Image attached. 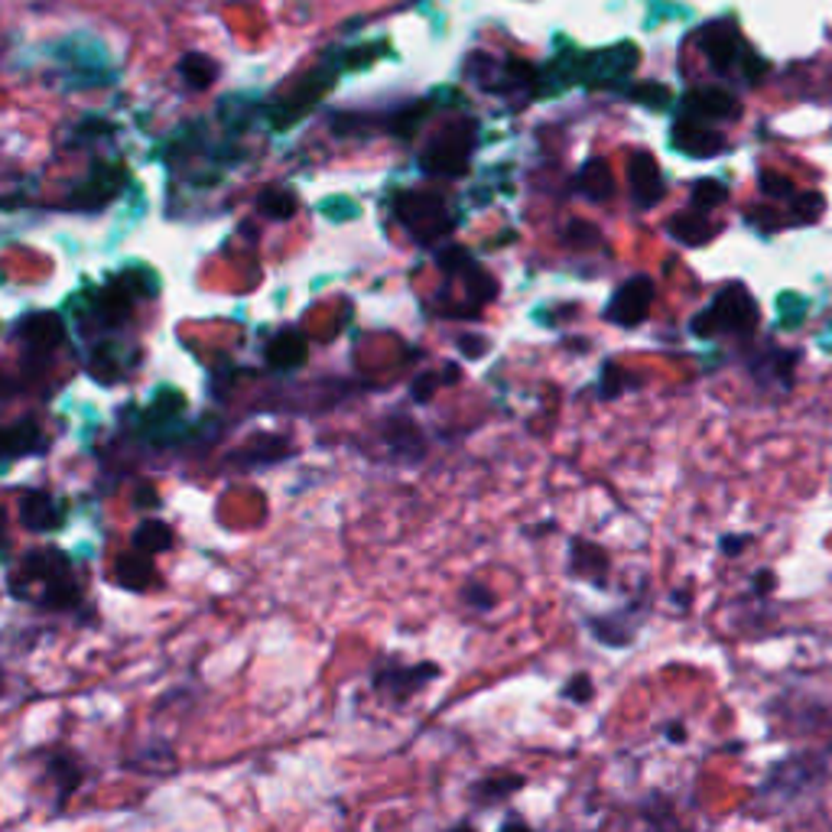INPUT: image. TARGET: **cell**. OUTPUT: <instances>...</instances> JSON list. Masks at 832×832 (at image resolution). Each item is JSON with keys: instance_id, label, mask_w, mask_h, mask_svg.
Segmentation results:
<instances>
[{"instance_id": "1", "label": "cell", "mask_w": 832, "mask_h": 832, "mask_svg": "<svg viewBox=\"0 0 832 832\" xmlns=\"http://www.w3.org/2000/svg\"><path fill=\"white\" fill-rule=\"evenodd\" d=\"M757 326V303L748 293L744 283H729L722 286L713 303L693 319V332L699 339L713 335H751Z\"/></svg>"}, {"instance_id": "2", "label": "cell", "mask_w": 832, "mask_h": 832, "mask_svg": "<svg viewBox=\"0 0 832 832\" xmlns=\"http://www.w3.org/2000/svg\"><path fill=\"white\" fill-rule=\"evenodd\" d=\"M397 218L413 231V238H420L423 244H430L436 235L449 231L446 221V202L436 192H407L397 198Z\"/></svg>"}, {"instance_id": "3", "label": "cell", "mask_w": 832, "mask_h": 832, "mask_svg": "<svg viewBox=\"0 0 832 832\" xmlns=\"http://www.w3.org/2000/svg\"><path fill=\"white\" fill-rule=\"evenodd\" d=\"M475 144V124H459L446 130L426 153H423V170L430 176H463L468 170V153Z\"/></svg>"}, {"instance_id": "4", "label": "cell", "mask_w": 832, "mask_h": 832, "mask_svg": "<svg viewBox=\"0 0 832 832\" xmlns=\"http://www.w3.org/2000/svg\"><path fill=\"white\" fill-rule=\"evenodd\" d=\"M653 303V280L650 277H631L625 280L615 296L608 299L605 319L622 326V329H635L648 319V309Z\"/></svg>"}, {"instance_id": "5", "label": "cell", "mask_w": 832, "mask_h": 832, "mask_svg": "<svg viewBox=\"0 0 832 832\" xmlns=\"http://www.w3.org/2000/svg\"><path fill=\"white\" fill-rule=\"evenodd\" d=\"M440 676L436 663H413V666H400V663H387L384 670L374 673V689L390 696L394 703L410 699L413 693H420L423 686H430Z\"/></svg>"}, {"instance_id": "6", "label": "cell", "mask_w": 832, "mask_h": 832, "mask_svg": "<svg viewBox=\"0 0 832 832\" xmlns=\"http://www.w3.org/2000/svg\"><path fill=\"white\" fill-rule=\"evenodd\" d=\"M800 355L797 352H784V349H767L757 358H751V374L757 377L761 387H780L790 390L794 387V371H797Z\"/></svg>"}, {"instance_id": "7", "label": "cell", "mask_w": 832, "mask_h": 832, "mask_svg": "<svg viewBox=\"0 0 832 832\" xmlns=\"http://www.w3.org/2000/svg\"><path fill=\"white\" fill-rule=\"evenodd\" d=\"M628 180H631V195L641 208H653L666 185H663V173L657 167V160L650 153H635L631 163H628Z\"/></svg>"}, {"instance_id": "8", "label": "cell", "mask_w": 832, "mask_h": 832, "mask_svg": "<svg viewBox=\"0 0 832 832\" xmlns=\"http://www.w3.org/2000/svg\"><path fill=\"white\" fill-rule=\"evenodd\" d=\"M673 147H680L683 153L689 157H716L726 140L722 134L709 130L706 121H696V117H683L676 127H673Z\"/></svg>"}, {"instance_id": "9", "label": "cell", "mask_w": 832, "mask_h": 832, "mask_svg": "<svg viewBox=\"0 0 832 832\" xmlns=\"http://www.w3.org/2000/svg\"><path fill=\"white\" fill-rule=\"evenodd\" d=\"M20 524L43 534V531H56L62 527V504L53 494L43 491H30L20 498Z\"/></svg>"}, {"instance_id": "10", "label": "cell", "mask_w": 832, "mask_h": 832, "mask_svg": "<svg viewBox=\"0 0 832 832\" xmlns=\"http://www.w3.org/2000/svg\"><path fill=\"white\" fill-rule=\"evenodd\" d=\"M699 43H703V53L709 56L713 69H719V72L736 69L741 43H739V33H736L729 23H716V26H709V30L703 33V39H699Z\"/></svg>"}, {"instance_id": "11", "label": "cell", "mask_w": 832, "mask_h": 832, "mask_svg": "<svg viewBox=\"0 0 832 832\" xmlns=\"http://www.w3.org/2000/svg\"><path fill=\"white\" fill-rule=\"evenodd\" d=\"M686 117H696V121H726V117H736L739 114V101L722 89H699L686 98Z\"/></svg>"}, {"instance_id": "12", "label": "cell", "mask_w": 832, "mask_h": 832, "mask_svg": "<svg viewBox=\"0 0 832 832\" xmlns=\"http://www.w3.org/2000/svg\"><path fill=\"white\" fill-rule=\"evenodd\" d=\"M23 335H26V352L30 355H49L59 339H62V326L56 316H46V312H33L20 322Z\"/></svg>"}, {"instance_id": "13", "label": "cell", "mask_w": 832, "mask_h": 832, "mask_svg": "<svg viewBox=\"0 0 832 832\" xmlns=\"http://www.w3.org/2000/svg\"><path fill=\"white\" fill-rule=\"evenodd\" d=\"M23 579L26 582H43V585H53L59 579H69V559L59 550H33V554L23 556Z\"/></svg>"}, {"instance_id": "14", "label": "cell", "mask_w": 832, "mask_h": 832, "mask_svg": "<svg viewBox=\"0 0 832 832\" xmlns=\"http://www.w3.org/2000/svg\"><path fill=\"white\" fill-rule=\"evenodd\" d=\"M713 221L706 218V212L693 208V212H683L670 221V235L680 241V244H689V248H699L713 238Z\"/></svg>"}, {"instance_id": "15", "label": "cell", "mask_w": 832, "mask_h": 832, "mask_svg": "<svg viewBox=\"0 0 832 832\" xmlns=\"http://www.w3.org/2000/svg\"><path fill=\"white\" fill-rule=\"evenodd\" d=\"M575 189H579L585 198H592V202H605V198H612V192H615V180H612L608 163H605V160H589V163L579 170V176H575Z\"/></svg>"}, {"instance_id": "16", "label": "cell", "mask_w": 832, "mask_h": 832, "mask_svg": "<svg viewBox=\"0 0 832 832\" xmlns=\"http://www.w3.org/2000/svg\"><path fill=\"white\" fill-rule=\"evenodd\" d=\"M569 569H572V575H589V579H595V582H605L608 556H605L602 547H595V544L575 540L572 550H569Z\"/></svg>"}, {"instance_id": "17", "label": "cell", "mask_w": 832, "mask_h": 832, "mask_svg": "<svg viewBox=\"0 0 832 832\" xmlns=\"http://www.w3.org/2000/svg\"><path fill=\"white\" fill-rule=\"evenodd\" d=\"M384 443L390 446V456L394 459H400L403 463V453H400V446H407L410 453H413V459H420L423 456V436H420V430L410 423V420H403V417H390L387 423H384Z\"/></svg>"}, {"instance_id": "18", "label": "cell", "mask_w": 832, "mask_h": 832, "mask_svg": "<svg viewBox=\"0 0 832 832\" xmlns=\"http://www.w3.org/2000/svg\"><path fill=\"white\" fill-rule=\"evenodd\" d=\"M3 453H7V459L26 456V453H43V433H39V426L33 420L7 426L3 430Z\"/></svg>"}, {"instance_id": "19", "label": "cell", "mask_w": 832, "mask_h": 832, "mask_svg": "<svg viewBox=\"0 0 832 832\" xmlns=\"http://www.w3.org/2000/svg\"><path fill=\"white\" fill-rule=\"evenodd\" d=\"M150 579H153V562H150V554H144V550H137V547H134V554L121 556V559H117V582H121L124 589L140 592V589H147V585H150Z\"/></svg>"}, {"instance_id": "20", "label": "cell", "mask_w": 832, "mask_h": 832, "mask_svg": "<svg viewBox=\"0 0 832 832\" xmlns=\"http://www.w3.org/2000/svg\"><path fill=\"white\" fill-rule=\"evenodd\" d=\"M180 76H183L189 89L205 92L218 79V62L208 59L205 53H185L183 59H180Z\"/></svg>"}, {"instance_id": "21", "label": "cell", "mask_w": 832, "mask_h": 832, "mask_svg": "<svg viewBox=\"0 0 832 832\" xmlns=\"http://www.w3.org/2000/svg\"><path fill=\"white\" fill-rule=\"evenodd\" d=\"M134 547L144 550V554H167L173 547V531L163 524V521H140L137 531H134Z\"/></svg>"}, {"instance_id": "22", "label": "cell", "mask_w": 832, "mask_h": 832, "mask_svg": "<svg viewBox=\"0 0 832 832\" xmlns=\"http://www.w3.org/2000/svg\"><path fill=\"white\" fill-rule=\"evenodd\" d=\"M258 212H261L264 218H271V221H286V218L296 215V195L286 192V189H280V185H271V189L261 192Z\"/></svg>"}, {"instance_id": "23", "label": "cell", "mask_w": 832, "mask_h": 832, "mask_svg": "<svg viewBox=\"0 0 832 832\" xmlns=\"http://www.w3.org/2000/svg\"><path fill=\"white\" fill-rule=\"evenodd\" d=\"M306 342L299 339V335H283L277 342H271V349H267V358H271V365L274 368H299L303 362H306Z\"/></svg>"}, {"instance_id": "24", "label": "cell", "mask_w": 832, "mask_h": 832, "mask_svg": "<svg viewBox=\"0 0 832 832\" xmlns=\"http://www.w3.org/2000/svg\"><path fill=\"white\" fill-rule=\"evenodd\" d=\"M524 787V777H488V780H478L475 784V790H471V797L478 800V803H488V800H504V797H511L514 790H521Z\"/></svg>"}, {"instance_id": "25", "label": "cell", "mask_w": 832, "mask_h": 832, "mask_svg": "<svg viewBox=\"0 0 832 832\" xmlns=\"http://www.w3.org/2000/svg\"><path fill=\"white\" fill-rule=\"evenodd\" d=\"M726 198H729V189L719 180H699L693 185V208H699V212H713Z\"/></svg>"}, {"instance_id": "26", "label": "cell", "mask_w": 832, "mask_h": 832, "mask_svg": "<svg viewBox=\"0 0 832 832\" xmlns=\"http://www.w3.org/2000/svg\"><path fill=\"white\" fill-rule=\"evenodd\" d=\"M463 595H465V605H468V608H475V612H488V608H494V592H491L485 582H468Z\"/></svg>"}, {"instance_id": "27", "label": "cell", "mask_w": 832, "mask_h": 832, "mask_svg": "<svg viewBox=\"0 0 832 832\" xmlns=\"http://www.w3.org/2000/svg\"><path fill=\"white\" fill-rule=\"evenodd\" d=\"M761 189H764L767 195H774V198H794V195H797V189H794L790 180L774 176V173H764V176H761Z\"/></svg>"}, {"instance_id": "28", "label": "cell", "mask_w": 832, "mask_h": 832, "mask_svg": "<svg viewBox=\"0 0 832 832\" xmlns=\"http://www.w3.org/2000/svg\"><path fill=\"white\" fill-rule=\"evenodd\" d=\"M562 696H566V699H572V703H579V706H582V703H589V699H592V683H589V676H582V673H579V676H572V680L566 683Z\"/></svg>"}, {"instance_id": "29", "label": "cell", "mask_w": 832, "mask_h": 832, "mask_svg": "<svg viewBox=\"0 0 832 832\" xmlns=\"http://www.w3.org/2000/svg\"><path fill=\"white\" fill-rule=\"evenodd\" d=\"M443 380V374H423L420 380H413V397L417 400H430L433 397V387Z\"/></svg>"}, {"instance_id": "30", "label": "cell", "mask_w": 832, "mask_h": 832, "mask_svg": "<svg viewBox=\"0 0 832 832\" xmlns=\"http://www.w3.org/2000/svg\"><path fill=\"white\" fill-rule=\"evenodd\" d=\"M748 540H751V537H722L719 544H722V554L726 556H739Z\"/></svg>"}, {"instance_id": "31", "label": "cell", "mask_w": 832, "mask_h": 832, "mask_svg": "<svg viewBox=\"0 0 832 832\" xmlns=\"http://www.w3.org/2000/svg\"><path fill=\"white\" fill-rule=\"evenodd\" d=\"M471 335H465L463 342H459V349H463L465 355H471V358H478V355H485L488 352V342H468Z\"/></svg>"}, {"instance_id": "32", "label": "cell", "mask_w": 832, "mask_h": 832, "mask_svg": "<svg viewBox=\"0 0 832 832\" xmlns=\"http://www.w3.org/2000/svg\"><path fill=\"white\" fill-rule=\"evenodd\" d=\"M666 739H670V741H683V739H686L683 726H670V729H666Z\"/></svg>"}]
</instances>
